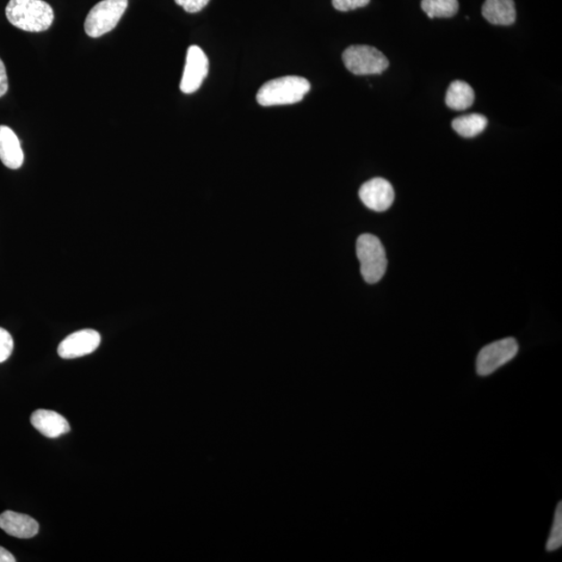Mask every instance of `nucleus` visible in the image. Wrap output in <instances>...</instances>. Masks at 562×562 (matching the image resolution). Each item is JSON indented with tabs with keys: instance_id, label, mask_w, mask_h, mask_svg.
<instances>
[{
	"instance_id": "f3484780",
	"label": "nucleus",
	"mask_w": 562,
	"mask_h": 562,
	"mask_svg": "<svg viewBox=\"0 0 562 562\" xmlns=\"http://www.w3.org/2000/svg\"><path fill=\"white\" fill-rule=\"evenodd\" d=\"M562 546V503L559 502L555 510L553 526L547 542V551L553 552Z\"/></svg>"
},
{
	"instance_id": "2eb2a0df",
	"label": "nucleus",
	"mask_w": 562,
	"mask_h": 562,
	"mask_svg": "<svg viewBox=\"0 0 562 562\" xmlns=\"http://www.w3.org/2000/svg\"><path fill=\"white\" fill-rule=\"evenodd\" d=\"M486 126V117L477 113L457 117L452 121L454 131L463 138L476 137L485 132Z\"/></svg>"
},
{
	"instance_id": "9d476101",
	"label": "nucleus",
	"mask_w": 562,
	"mask_h": 562,
	"mask_svg": "<svg viewBox=\"0 0 562 562\" xmlns=\"http://www.w3.org/2000/svg\"><path fill=\"white\" fill-rule=\"evenodd\" d=\"M0 529L17 539H32L39 533V524L32 517L7 510L0 515Z\"/></svg>"
},
{
	"instance_id": "9b49d317",
	"label": "nucleus",
	"mask_w": 562,
	"mask_h": 562,
	"mask_svg": "<svg viewBox=\"0 0 562 562\" xmlns=\"http://www.w3.org/2000/svg\"><path fill=\"white\" fill-rule=\"evenodd\" d=\"M30 422L40 434L49 438H57L70 431L67 419L53 411H36L30 417Z\"/></svg>"
},
{
	"instance_id": "39448f33",
	"label": "nucleus",
	"mask_w": 562,
	"mask_h": 562,
	"mask_svg": "<svg viewBox=\"0 0 562 562\" xmlns=\"http://www.w3.org/2000/svg\"><path fill=\"white\" fill-rule=\"evenodd\" d=\"M346 68L355 76L381 74L390 66V61L378 48L369 45H352L343 53Z\"/></svg>"
},
{
	"instance_id": "f8f14e48",
	"label": "nucleus",
	"mask_w": 562,
	"mask_h": 562,
	"mask_svg": "<svg viewBox=\"0 0 562 562\" xmlns=\"http://www.w3.org/2000/svg\"><path fill=\"white\" fill-rule=\"evenodd\" d=\"M0 160L13 170L20 169L24 160L20 139L13 129L5 126H0Z\"/></svg>"
},
{
	"instance_id": "412c9836",
	"label": "nucleus",
	"mask_w": 562,
	"mask_h": 562,
	"mask_svg": "<svg viewBox=\"0 0 562 562\" xmlns=\"http://www.w3.org/2000/svg\"><path fill=\"white\" fill-rule=\"evenodd\" d=\"M9 82L7 70L2 59H0V97H3L8 92Z\"/></svg>"
},
{
	"instance_id": "423d86ee",
	"label": "nucleus",
	"mask_w": 562,
	"mask_h": 562,
	"mask_svg": "<svg viewBox=\"0 0 562 562\" xmlns=\"http://www.w3.org/2000/svg\"><path fill=\"white\" fill-rule=\"evenodd\" d=\"M518 345L514 338H506L486 345L480 350L476 361L479 376H489L517 354Z\"/></svg>"
},
{
	"instance_id": "dca6fc26",
	"label": "nucleus",
	"mask_w": 562,
	"mask_h": 562,
	"mask_svg": "<svg viewBox=\"0 0 562 562\" xmlns=\"http://www.w3.org/2000/svg\"><path fill=\"white\" fill-rule=\"evenodd\" d=\"M422 10L430 20L434 18H451L460 9L459 0H422Z\"/></svg>"
},
{
	"instance_id": "1a4fd4ad",
	"label": "nucleus",
	"mask_w": 562,
	"mask_h": 562,
	"mask_svg": "<svg viewBox=\"0 0 562 562\" xmlns=\"http://www.w3.org/2000/svg\"><path fill=\"white\" fill-rule=\"evenodd\" d=\"M360 199L368 208L380 213L392 207L395 192L392 184L387 179L378 177L362 185Z\"/></svg>"
},
{
	"instance_id": "7ed1b4c3",
	"label": "nucleus",
	"mask_w": 562,
	"mask_h": 562,
	"mask_svg": "<svg viewBox=\"0 0 562 562\" xmlns=\"http://www.w3.org/2000/svg\"><path fill=\"white\" fill-rule=\"evenodd\" d=\"M356 253L364 281L379 282L385 276L387 259L384 245L373 234L364 233L357 239Z\"/></svg>"
},
{
	"instance_id": "ddd939ff",
	"label": "nucleus",
	"mask_w": 562,
	"mask_h": 562,
	"mask_svg": "<svg viewBox=\"0 0 562 562\" xmlns=\"http://www.w3.org/2000/svg\"><path fill=\"white\" fill-rule=\"evenodd\" d=\"M483 16L495 26H511L517 20L514 0H485Z\"/></svg>"
},
{
	"instance_id": "6e6552de",
	"label": "nucleus",
	"mask_w": 562,
	"mask_h": 562,
	"mask_svg": "<svg viewBox=\"0 0 562 562\" xmlns=\"http://www.w3.org/2000/svg\"><path fill=\"white\" fill-rule=\"evenodd\" d=\"M102 337L100 332L93 330H83L68 336L61 342L58 348L60 357L64 360L83 357L93 354L100 347Z\"/></svg>"
},
{
	"instance_id": "20e7f679",
	"label": "nucleus",
	"mask_w": 562,
	"mask_h": 562,
	"mask_svg": "<svg viewBox=\"0 0 562 562\" xmlns=\"http://www.w3.org/2000/svg\"><path fill=\"white\" fill-rule=\"evenodd\" d=\"M128 0H102L86 18L85 32L91 38H100L113 30L127 9Z\"/></svg>"
},
{
	"instance_id": "4be33fe9",
	"label": "nucleus",
	"mask_w": 562,
	"mask_h": 562,
	"mask_svg": "<svg viewBox=\"0 0 562 562\" xmlns=\"http://www.w3.org/2000/svg\"><path fill=\"white\" fill-rule=\"evenodd\" d=\"M16 559L7 549L0 547V562H15Z\"/></svg>"
},
{
	"instance_id": "4468645a",
	"label": "nucleus",
	"mask_w": 562,
	"mask_h": 562,
	"mask_svg": "<svg viewBox=\"0 0 562 562\" xmlns=\"http://www.w3.org/2000/svg\"><path fill=\"white\" fill-rule=\"evenodd\" d=\"M474 102L475 92L468 83L455 80L449 86L446 104L451 110H466L473 106Z\"/></svg>"
},
{
	"instance_id": "f257e3e1",
	"label": "nucleus",
	"mask_w": 562,
	"mask_h": 562,
	"mask_svg": "<svg viewBox=\"0 0 562 562\" xmlns=\"http://www.w3.org/2000/svg\"><path fill=\"white\" fill-rule=\"evenodd\" d=\"M5 15L11 24L29 33L45 32L54 20V12L43 0H10Z\"/></svg>"
},
{
	"instance_id": "6ab92c4d",
	"label": "nucleus",
	"mask_w": 562,
	"mask_h": 562,
	"mask_svg": "<svg viewBox=\"0 0 562 562\" xmlns=\"http://www.w3.org/2000/svg\"><path fill=\"white\" fill-rule=\"evenodd\" d=\"M370 0H332L333 8L341 12H348L366 7Z\"/></svg>"
},
{
	"instance_id": "f03ea898",
	"label": "nucleus",
	"mask_w": 562,
	"mask_h": 562,
	"mask_svg": "<svg viewBox=\"0 0 562 562\" xmlns=\"http://www.w3.org/2000/svg\"><path fill=\"white\" fill-rule=\"evenodd\" d=\"M310 90L306 78L283 77L265 83L257 92V101L263 107L286 106L300 102Z\"/></svg>"
},
{
	"instance_id": "aec40b11",
	"label": "nucleus",
	"mask_w": 562,
	"mask_h": 562,
	"mask_svg": "<svg viewBox=\"0 0 562 562\" xmlns=\"http://www.w3.org/2000/svg\"><path fill=\"white\" fill-rule=\"evenodd\" d=\"M175 3L188 13H199L207 7L209 0H175Z\"/></svg>"
},
{
	"instance_id": "a211bd4d",
	"label": "nucleus",
	"mask_w": 562,
	"mask_h": 562,
	"mask_svg": "<svg viewBox=\"0 0 562 562\" xmlns=\"http://www.w3.org/2000/svg\"><path fill=\"white\" fill-rule=\"evenodd\" d=\"M14 339L8 330L0 327V363L4 362L13 354Z\"/></svg>"
},
{
	"instance_id": "0eeeda50",
	"label": "nucleus",
	"mask_w": 562,
	"mask_h": 562,
	"mask_svg": "<svg viewBox=\"0 0 562 562\" xmlns=\"http://www.w3.org/2000/svg\"><path fill=\"white\" fill-rule=\"evenodd\" d=\"M208 73V59L200 46H190L183 74L181 90L192 94L199 90Z\"/></svg>"
}]
</instances>
